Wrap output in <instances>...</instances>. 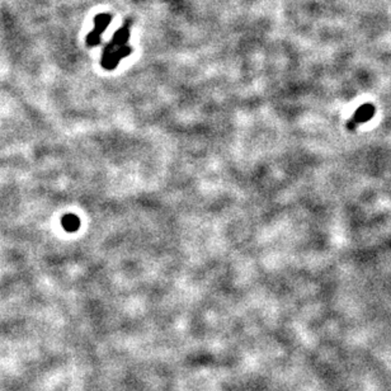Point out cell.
<instances>
[{"label": "cell", "mask_w": 391, "mask_h": 391, "mask_svg": "<svg viewBox=\"0 0 391 391\" xmlns=\"http://www.w3.org/2000/svg\"><path fill=\"white\" fill-rule=\"evenodd\" d=\"M128 40V31L122 28L116 33L113 40L105 47L102 56V66L107 70H113L119 65V61L130 55L131 49L126 46Z\"/></svg>", "instance_id": "1"}, {"label": "cell", "mask_w": 391, "mask_h": 391, "mask_svg": "<svg viewBox=\"0 0 391 391\" xmlns=\"http://www.w3.org/2000/svg\"><path fill=\"white\" fill-rule=\"evenodd\" d=\"M109 22H111V16L109 14H99V16L96 17V27L94 30L90 32L88 37H86V43L88 46H97L101 41V34H102L103 31L108 27Z\"/></svg>", "instance_id": "2"}, {"label": "cell", "mask_w": 391, "mask_h": 391, "mask_svg": "<svg viewBox=\"0 0 391 391\" xmlns=\"http://www.w3.org/2000/svg\"><path fill=\"white\" fill-rule=\"evenodd\" d=\"M375 115V107L371 103H365L363 105H361L357 111L355 112L353 115V119L351 121H353L356 125L358 123H363V122H367L374 117Z\"/></svg>", "instance_id": "3"}, {"label": "cell", "mask_w": 391, "mask_h": 391, "mask_svg": "<svg viewBox=\"0 0 391 391\" xmlns=\"http://www.w3.org/2000/svg\"><path fill=\"white\" fill-rule=\"evenodd\" d=\"M61 226L68 233H75L79 230L80 219L74 214H66L65 216L61 217Z\"/></svg>", "instance_id": "4"}]
</instances>
